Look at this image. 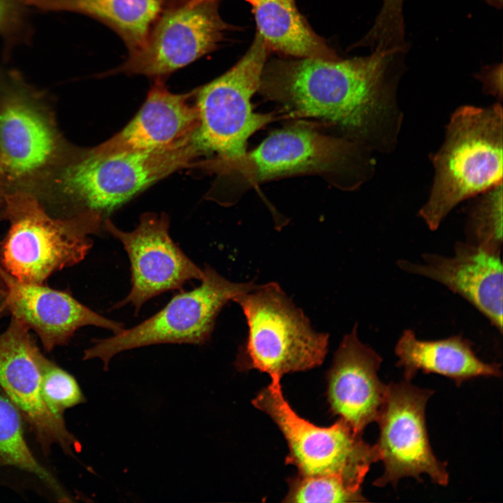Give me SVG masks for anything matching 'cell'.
<instances>
[{
  "instance_id": "obj_1",
  "label": "cell",
  "mask_w": 503,
  "mask_h": 503,
  "mask_svg": "<svg viewBox=\"0 0 503 503\" xmlns=\"http://www.w3.org/2000/svg\"><path fill=\"white\" fill-rule=\"evenodd\" d=\"M388 54L349 59H272L258 90L295 117L322 119L370 151H390L402 115L388 78Z\"/></svg>"
},
{
  "instance_id": "obj_2",
  "label": "cell",
  "mask_w": 503,
  "mask_h": 503,
  "mask_svg": "<svg viewBox=\"0 0 503 503\" xmlns=\"http://www.w3.org/2000/svg\"><path fill=\"white\" fill-rule=\"evenodd\" d=\"M203 154L192 142L173 150L100 154L72 148L31 191L56 217L92 212L103 218L155 182Z\"/></svg>"
},
{
  "instance_id": "obj_3",
  "label": "cell",
  "mask_w": 503,
  "mask_h": 503,
  "mask_svg": "<svg viewBox=\"0 0 503 503\" xmlns=\"http://www.w3.org/2000/svg\"><path fill=\"white\" fill-rule=\"evenodd\" d=\"M503 117L501 104L462 106L452 115L444 141L432 157L435 176L418 214L436 231L464 200L502 183Z\"/></svg>"
},
{
  "instance_id": "obj_4",
  "label": "cell",
  "mask_w": 503,
  "mask_h": 503,
  "mask_svg": "<svg viewBox=\"0 0 503 503\" xmlns=\"http://www.w3.org/2000/svg\"><path fill=\"white\" fill-rule=\"evenodd\" d=\"M3 200L9 228L0 242V265L24 282L45 284L54 272L82 261L92 247L89 235L101 229L99 214L56 217L30 192H12Z\"/></svg>"
},
{
  "instance_id": "obj_5",
  "label": "cell",
  "mask_w": 503,
  "mask_h": 503,
  "mask_svg": "<svg viewBox=\"0 0 503 503\" xmlns=\"http://www.w3.org/2000/svg\"><path fill=\"white\" fill-rule=\"evenodd\" d=\"M233 302L241 307L248 326L235 361L239 370L256 369L281 380L286 374L322 364L328 334L314 329L277 283L257 284Z\"/></svg>"
},
{
  "instance_id": "obj_6",
  "label": "cell",
  "mask_w": 503,
  "mask_h": 503,
  "mask_svg": "<svg viewBox=\"0 0 503 503\" xmlns=\"http://www.w3.org/2000/svg\"><path fill=\"white\" fill-rule=\"evenodd\" d=\"M268 52L256 33L232 68L196 89L200 124L193 142L203 155L212 156L203 160L202 168L224 174L247 152L248 138L275 119L272 113L254 112L252 105Z\"/></svg>"
},
{
  "instance_id": "obj_7",
  "label": "cell",
  "mask_w": 503,
  "mask_h": 503,
  "mask_svg": "<svg viewBox=\"0 0 503 503\" xmlns=\"http://www.w3.org/2000/svg\"><path fill=\"white\" fill-rule=\"evenodd\" d=\"M367 151L342 136L323 134L302 123L273 132L224 175L235 180L239 194L254 184L282 177L317 174L351 190L370 175Z\"/></svg>"
},
{
  "instance_id": "obj_8",
  "label": "cell",
  "mask_w": 503,
  "mask_h": 503,
  "mask_svg": "<svg viewBox=\"0 0 503 503\" xmlns=\"http://www.w3.org/2000/svg\"><path fill=\"white\" fill-rule=\"evenodd\" d=\"M73 147L43 94L17 72L0 77V196L30 192Z\"/></svg>"
},
{
  "instance_id": "obj_9",
  "label": "cell",
  "mask_w": 503,
  "mask_h": 503,
  "mask_svg": "<svg viewBox=\"0 0 503 503\" xmlns=\"http://www.w3.org/2000/svg\"><path fill=\"white\" fill-rule=\"evenodd\" d=\"M252 404L278 426L289 447L285 462L300 475L335 476L360 490L371 465L380 460L377 445L342 420L319 427L299 416L284 398L280 380L271 379Z\"/></svg>"
},
{
  "instance_id": "obj_10",
  "label": "cell",
  "mask_w": 503,
  "mask_h": 503,
  "mask_svg": "<svg viewBox=\"0 0 503 503\" xmlns=\"http://www.w3.org/2000/svg\"><path fill=\"white\" fill-rule=\"evenodd\" d=\"M198 286L175 295L155 314L110 337L95 340L83 359L99 358L108 370L117 353L159 344H203L211 337L222 308L256 287L253 282H233L205 264Z\"/></svg>"
},
{
  "instance_id": "obj_11",
  "label": "cell",
  "mask_w": 503,
  "mask_h": 503,
  "mask_svg": "<svg viewBox=\"0 0 503 503\" xmlns=\"http://www.w3.org/2000/svg\"><path fill=\"white\" fill-rule=\"evenodd\" d=\"M432 394V391L420 388L407 380L386 385L377 420L379 437L376 444L384 472L374 481L375 486H396L407 476L421 481L423 474L435 483L448 484L446 462L434 455L426 428L425 406Z\"/></svg>"
},
{
  "instance_id": "obj_12",
  "label": "cell",
  "mask_w": 503,
  "mask_h": 503,
  "mask_svg": "<svg viewBox=\"0 0 503 503\" xmlns=\"http://www.w3.org/2000/svg\"><path fill=\"white\" fill-rule=\"evenodd\" d=\"M228 27L219 14L217 0L165 8L144 44L105 75L122 73L164 79L215 50Z\"/></svg>"
},
{
  "instance_id": "obj_13",
  "label": "cell",
  "mask_w": 503,
  "mask_h": 503,
  "mask_svg": "<svg viewBox=\"0 0 503 503\" xmlns=\"http://www.w3.org/2000/svg\"><path fill=\"white\" fill-rule=\"evenodd\" d=\"M169 226L165 213L143 214L138 226L129 232L120 230L110 219L105 220L104 228L122 244L131 264V290L114 309L131 304L137 314L150 299L181 289L189 281L202 279L203 270L173 242Z\"/></svg>"
},
{
  "instance_id": "obj_14",
  "label": "cell",
  "mask_w": 503,
  "mask_h": 503,
  "mask_svg": "<svg viewBox=\"0 0 503 503\" xmlns=\"http://www.w3.org/2000/svg\"><path fill=\"white\" fill-rule=\"evenodd\" d=\"M29 330L11 316L0 333V390L29 423L45 453L57 445L73 455L80 444L66 428L64 418L54 415L43 399L35 355L38 346Z\"/></svg>"
},
{
  "instance_id": "obj_15",
  "label": "cell",
  "mask_w": 503,
  "mask_h": 503,
  "mask_svg": "<svg viewBox=\"0 0 503 503\" xmlns=\"http://www.w3.org/2000/svg\"><path fill=\"white\" fill-rule=\"evenodd\" d=\"M421 263L399 260L410 274L435 280L465 299L502 333L503 272L501 254L457 242L454 254L425 253Z\"/></svg>"
},
{
  "instance_id": "obj_16",
  "label": "cell",
  "mask_w": 503,
  "mask_h": 503,
  "mask_svg": "<svg viewBox=\"0 0 503 503\" xmlns=\"http://www.w3.org/2000/svg\"><path fill=\"white\" fill-rule=\"evenodd\" d=\"M0 274L6 288L8 314L34 330L47 351L66 344L82 327L103 328L114 334L124 328L122 323L93 311L68 291L20 281L1 265Z\"/></svg>"
},
{
  "instance_id": "obj_17",
  "label": "cell",
  "mask_w": 503,
  "mask_h": 503,
  "mask_svg": "<svg viewBox=\"0 0 503 503\" xmlns=\"http://www.w3.org/2000/svg\"><path fill=\"white\" fill-rule=\"evenodd\" d=\"M196 89L173 94L155 79L138 112L119 133L92 147L100 154L177 149L193 142L200 124ZM195 100V99H194Z\"/></svg>"
},
{
  "instance_id": "obj_18",
  "label": "cell",
  "mask_w": 503,
  "mask_h": 503,
  "mask_svg": "<svg viewBox=\"0 0 503 503\" xmlns=\"http://www.w3.org/2000/svg\"><path fill=\"white\" fill-rule=\"evenodd\" d=\"M358 325L342 338L327 374V400L333 414L362 433L377 421L386 385L377 372L382 358L358 336Z\"/></svg>"
},
{
  "instance_id": "obj_19",
  "label": "cell",
  "mask_w": 503,
  "mask_h": 503,
  "mask_svg": "<svg viewBox=\"0 0 503 503\" xmlns=\"http://www.w3.org/2000/svg\"><path fill=\"white\" fill-rule=\"evenodd\" d=\"M395 353L398 358L396 365L402 367L407 381L419 370L445 376L458 386L474 378L502 375L500 365L482 361L473 351L471 341L461 335L422 340L414 330L406 329L396 343Z\"/></svg>"
},
{
  "instance_id": "obj_20",
  "label": "cell",
  "mask_w": 503,
  "mask_h": 503,
  "mask_svg": "<svg viewBox=\"0 0 503 503\" xmlns=\"http://www.w3.org/2000/svg\"><path fill=\"white\" fill-rule=\"evenodd\" d=\"M38 10L66 11L92 17L112 29L129 52L138 50L165 8L164 0H20Z\"/></svg>"
},
{
  "instance_id": "obj_21",
  "label": "cell",
  "mask_w": 503,
  "mask_h": 503,
  "mask_svg": "<svg viewBox=\"0 0 503 503\" xmlns=\"http://www.w3.org/2000/svg\"><path fill=\"white\" fill-rule=\"evenodd\" d=\"M257 33L268 51L296 58L340 57L317 35L298 10L295 0H259L253 6Z\"/></svg>"
},
{
  "instance_id": "obj_22",
  "label": "cell",
  "mask_w": 503,
  "mask_h": 503,
  "mask_svg": "<svg viewBox=\"0 0 503 503\" xmlns=\"http://www.w3.org/2000/svg\"><path fill=\"white\" fill-rule=\"evenodd\" d=\"M22 417L15 405L0 391V465L13 467L34 474L52 490L61 501L68 500L57 481L38 462L28 446Z\"/></svg>"
},
{
  "instance_id": "obj_23",
  "label": "cell",
  "mask_w": 503,
  "mask_h": 503,
  "mask_svg": "<svg viewBox=\"0 0 503 503\" xmlns=\"http://www.w3.org/2000/svg\"><path fill=\"white\" fill-rule=\"evenodd\" d=\"M471 207L465 228L466 242L501 254L502 246V183L481 194Z\"/></svg>"
},
{
  "instance_id": "obj_24",
  "label": "cell",
  "mask_w": 503,
  "mask_h": 503,
  "mask_svg": "<svg viewBox=\"0 0 503 503\" xmlns=\"http://www.w3.org/2000/svg\"><path fill=\"white\" fill-rule=\"evenodd\" d=\"M285 502H359L367 500L342 479L329 476L298 475L289 481Z\"/></svg>"
},
{
  "instance_id": "obj_25",
  "label": "cell",
  "mask_w": 503,
  "mask_h": 503,
  "mask_svg": "<svg viewBox=\"0 0 503 503\" xmlns=\"http://www.w3.org/2000/svg\"><path fill=\"white\" fill-rule=\"evenodd\" d=\"M35 355L43 399L54 415L63 418L66 409L85 402L84 395L75 379L44 356L38 347Z\"/></svg>"
},
{
  "instance_id": "obj_26",
  "label": "cell",
  "mask_w": 503,
  "mask_h": 503,
  "mask_svg": "<svg viewBox=\"0 0 503 503\" xmlns=\"http://www.w3.org/2000/svg\"><path fill=\"white\" fill-rule=\"evenodd\" d=\"M24 5L20 0H0V34L10 38L22 31Z\"/></svg>"
},
{
  "instance_id": "obj_27",
  "label": "cell",
  "mask_w": 503,
  "mask_h": 503,
  "mask_svg": "<svg viewBox=\"0 0 503 503\" xmlns=\"http://www.w3.org/2000/svg\"><path fill=\"white\" fill-rule=\"evenodd\" d=\"M4 219V200L3 198L0 196V221ZM6 288L5 283L0 274V321L1 319L8 314L6 307Z\"/></svg>"
},
{
  "instance_id": "obj_28",
  "label": "cell",
  "mask_w": 503,
  "mask_h": 503,
  "mask_svg": "<svg viewBox=\"0 0 503 503\" xmlns=\"http://www.w3.org/2000/svg\"><path fill=\"white\" fill-rule=\"evenodd\" d=\"M207 1H214V0H189V1L185 3V5L187 6H189V7H192V6H196V5H197V4H199V3H202V2ZM245 1H247L248 3H249L252 6H256V5L257 4V3L259 1V0H245Z\"/></svg>"
},
{
  "instance_id": "obj_29",
  "label": "cell",
  "mask_w": 503,
  "mask_h": 503,
  "mask_svg": "<svg viewBox=\"0 0 503 503\" xmlns=\"http://www.w3.org/2000/svg\"><path fill=\"white\" fill-rule=\"evenodd\" d=\"M189 0H164L165 8L174 7L185 4Z\"/></svg>"
}]
</instances>
